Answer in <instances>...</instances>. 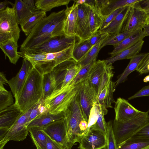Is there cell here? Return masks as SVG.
Returning <instances> with one entry per match:
<instances>
[{
	"instance_id": "cell-1",
	"label": "cell",
	"mask_w": 149,
	"mask_h": 149,
	"mask_svg": "<svg viewBox=\"0 0 149 149\" xmlns=\"http://www.w3.org/2000/svg\"><path fill=\"white\" fill-rule=\"evenodd\" d=\"M44 75L34 67L30 72L15 103L23 113L30 109L42 99Z\"/></svg>"
},
{
	"instance_id": "cell-2",
	"label": "cell",
	"mask_w": 149,
	"mask_h": 149,
	"mask_svg": "<svg viewBox=\"0 0 149 149\" xmlns=\"http://www.w3.org/2000/svg\"><path fill=\"white\" fill-rule=\"evenodd\" d=\"M77 95L64 111L67 130V149H71L76 142L79 143L89 131L88 122L84 118Z\"/></svg>"
},
{
	"instance_id": "cell-3",
	"label": "cell",
	"mask_w": 149,
	"mask_h": 149,
	"mask_svg": "<svg viewBox=\"0 0 149 149\" xmlns=\"http://www.w3.org/2000/svg\"><path fill=\"white\" fill-rule=\"evenodd\" d=\"M79 84L74 86L68 84L54 91L43 102L47 111L52 114L64 112L77 95Z\"/></svg>"
},
{
	"instance_id": "cell-4",
	"label": "cell",
	"mask_w": 149,
	"mask_h": 149,
	"mask_svg": "<svg viewBox=\"0 0 149 149\" xmlns=\"http://www.w3.org/2000/svg\"><path fill=\"white\" fill-rule=\"evenodd\" d=\"M149 123V113L142 111L135 117L124 121L114 120L113 129L117 145L131 137Z\"/></svg>"
},
{
	"instance_id": "cell-5",
	"label": "cell",
	"mask_w": 149,
	"mask_h": 149,
	"mask_svg": "<svg viewBox=\"0 0 149 149\" xmlns=\"http://www.w3.org/2000/svg\"><path fill=\"white\" fill-rule=\"evenodd\" d=\"M18 25L14 7L0 11V44L11 38L17 42L20 32Z\"/></svg>"
},
{
	"instance_id": "cell-6",
	"label": "cell",
	"mask_w": 149,
	"mask_h": 149,
	"mask_svg": "<svg viewBox=\"0 0 149 149\" xmlns=\"http://www.w3.org/2000/svg\"><path fill=\"white\" fill-rule=\"evenodd\" d=\"M80 40L76 36L66 35L54 37L40 46L28 50L33 53H54L63 50Z\"/></svg>"
},
{
	"instance_id": "cell-7",
	"label": "cell",
	"mask_w": 149,
	"mask_h": 149,
	"mask_svg": "<svg viewBox=\"0 0 149 149\" xmlns=\"http://www.w3.org/2000/svg\"><path fill=\"white\" fill-rule=\"evenodd\" d=\"M77 98L85 119L88 122L91 110L97 102V95L87 78L79 83Z\"/></svg>"
},
{
	"instance_id": "cell-8",
	"label": "cell",
	"mask_w": 149,
	"mask_h": 149,
	"mask_svg": "<svg viewBox=\"0 0 149 149\" xmlns=\"http://www.w3.org/2000/svg\"><path fill=\"white\" fill-rule=\"evenodd\" d=\"M65 9L56 19L48 31L45 34L33 40L20 51L28 50L38 47L45 42L55 37L65 35L64 31L65 16Z\"/></svg>"
},
{
	"instance_id": "cell-9",
	"label": "cell",
	"mask_w": 149,
	"mask_h": 149,
	"mask_svg": "<svg viewBox=\"0 0 149 149\" xmlns=\"http://www.w3.org/2000/svg\"><path fill=\"white\" fill-rule=\"evenodd\" d=\"M51 139L63 149H67L68 142L66 121L64 118L42 128Z\"/></svg>"
},
{
	"instance_id": "cell-10",
	"label": "cell",
	"mask_w": 149,
	"mask_h": 149,
	"mask_svg": "<svg viewBox=\"0 0 149 149\" xmlns=\"http://www.w3.org/2000/svg\"><path fill=\"white\" fill-rule=\"evenodd\" d=\"M36 104L23 113L19 117L10 128L4 138L0 142L10 141H22L26 138L29 132L26 124Z\"/></svg>"
},
{
	"instance_id": "cell-11",
	"label": "cell",
	"mask_w": 149,
	"mask_h": 149,
	"mask_svg": "<svg viewBox=\"0 0 149 149\" xmlns=\"http://www.w3.org/2000/svg\"><path fill=\"white\" fill-rule=\"evenodd\" d=\"M139 2L130 7L121 32L143 29L145 24L146 13L141 7Z\"/></svg>"
},
{
	"instance_id": "cell-12",
	"label": "cell",
	"mask_w": 149,
	"mask_h": 149,
	"mask_svg": "<svg viewBox=\"0 0 149 149\" xmlns=\"http://www.w3.org/2000/svg\"><path fill=\"white\" fill-rule=\"evenodd\" d=\"M79 143L78 148L80 149H105L107 143L106 135L91 127Z\"/></svg>"
},
{
	"instance_id": "cell-13",
	"label": "cell",
	"mask_w": 149,
	"mask_h": 149,
	"mask_svg": "<svg viewBox=\"0 0 149 149\" xmlns=\"http://www.w3.org/2000/svg\"><path fill=\"white\" fill-rule=\"evenodd\" d=\"M63 10V9L57 12L51 13L37 24L22 44L20 47V51L32 40L46 33Z\"/></svg>"
},
{
	"instance_id": "cell-14",
	"label": "cell",
	"mask_w": 149,
	"mask_h": 149,
	"mask_svg": "<svg viewBox=\"0 0 149 149\" xmlns=\"http://www.w3.org/2000/svg\"><path fill=\"white\" fill-rule=\"evenodd\" d=\"M20 57L29 61L40 73L43 75L53 71L50 63L46 60V53H33L27 50L18 52Z\"/></svg>"
},
{
	"instance_id": "cell-15",
	"label": "cell",
	"mask_w": 149,
	"mask_h": 149,
	"mask_svg": "<svg viewBox=\"0 0 149 149\" xmlns=\"http://www.w3.org/2000/svg\"><path fill=\"white\" fill-rule=\"evenodd\" d=\"M33 67L29 61L23 59L21 67L18 73L8 81V84L15 99L17 98Z\"/></svg>"
},
{
	"instance_id": "cell-16",
	"label": "cell",
	"mask_w": 149,
	"mask_h": 149,
	"mask_svg": "<svg viewBox=\"0 0 149 149\" xmlns=\"http://www.w3.org/2000/svg\"><path fill=\"white\" fill-rule=\"evenodd\" d=\"M90 9V7L86 3L78 5V37L81 41L87 40L92 36L89 22Z\"/></svg>"
},
{
	"instance_id": "cell-17",
	"label": "cell",
	"mask_w": 149,
	"mask_h": 149,
	"mask_svg": "<svg viewBox=\"0 0 149 149\" xmlns=\"http://www.w3.org/2000/svg\"><path fill=\"white\" fill-rule=\"evenodd\" d=\"M115 103L114 120L117 121L127 120L135 117L142 112L136 109L123 98H118Z\"/></svg>"
},
{
	"instance_id": "cell-18",
	"label": "cell",
	"mask_w": 149,
	"mask_h": 149,
	"mask_svg": "<svg viewBox=\"0 0 149 149\" xmlns=\"http://www.w3.org/2000/svg\"><path fill=\"white\" fill-rule=\"evenodd\" d=\"M141 0H96L97 8L104 18L115 10L126 6H130Z\"/></svg>"
},
{
	"instance_id": "cell-19",
	"label": "cell",
	"mask_w": 149,
	"mask_h": 149,
	"mask_svg": "<svg viewBox=\"0 0 149 149\" xmlns=\"http://www.w3.org/2000/svg\"><path fill=\"white\" fill-rule=\"evenodd\" d=\"M78 4L74 2L72 5L66 6L64 25V31L65 35L78 37L77 8Z\"/></svg>"
},
{
	"instance_id": "cell-20",
	"label": "cell",
	"mask_w": 149,
	"mask_h": 149,
	"mask_svg": "<svg viewBox=\"0 0 149 149\" xmlns=\"http://www.w3.org/2000/svg\"><path fill=\"white\" fill-rule=\"evenodd\" d=\"M13 7L18 24L20 25L30 16L40 10L33 0H16Z\"/></svg>"
},
{
	"instance_id": "cell-21",
	"label": "cell",
	"mask_w": 149,
	"mask_h": 149,
	"mask_svg": "<svg viewBox=\"0 0 149 149\" xmlns=\"http://www.w3.org/2000/svg\"><path fill=\"white\" fill-rule=\"evenodd\" d=\"M23 113L15 102L11 106L0 111V129L8 131Z\"/></svg>"
},
{
	"instance_id": "cell-22",
	"label": "cell",
	"mask_w": 149,
	"mask_h": 149,
	"mask_svg": "<svg viewBox=\"0 0 149 149\" xmlns=\"http://www.w3.org/2000/svg\"><path fill=\"white\" fill-rule=\"evenodd\" d=\"M106 64L104 60L96 61L87 77L89 84L97 96L102 77Z\"/></svg>"
},
{
	"instance_id": "cell-23",
	"label": "cell",
	"mask_w": 149,
	"mask_h": 149,
	"mask_svg": "<svg viewBox=\"0 0 149 149\" xmlns=\"http://www.w3.org/2000/svg\"><path fill=\"white\" fill-rule=\"evenodd\" d=\"M115 82L110 80L102 89L97 98L96 103L106 112L107 108H112V104L115 103L113 92L115 90Z\"/></svg>"
},
{
	"instance_id": "cell-24",
	"label": "cell",
	"mask_w": 149,
	"mask_h": 149,
	"mask_svg": "<svg viewBox=\"0 0 149 149\" xmlns=\"http://www.w3.org/2000/svg\"><path fill=\"white\" fill-rule=\"evenodd\" d=\"M43 95L42 100L44 101L55 90L61 87L62 82L57 72L52 71L44 75Z\"/></svg>"
},
{
	"instance_id": "cell-25",
	"label": "cell",
	"mask_w": 149,
	"mask_h": 149,
	"mask_svg": "<svg viewBox=\"0 0 149 149\" xmlns=\"http://www.w3.org/2000/svg\"><path fill=\"white\" fill-rule=\"evenodd\" d=\"M131 6L125 7L111 22L104 29L99 31L107 33L110 35L121 33Z\"/></svg>"
},
{
	"instance_id": "cell-26",
	"label": "cell",
	"mask_w": 149,
	"mask_h": 149,
	"mask_svg": "<svg viewBox=\"0 0 149 149\" xmlns=\"http://www.w3.org/2000/svg\"><path fill=\"white\" fill-rule=\"evenodd\" d=\"M148 53L138 54L130 59L128 65L123 72L118 76V79L115 82V88L119 84L125 82L131 73L137 70L140 64Z\"/></svg>"
},
{
	"instance_id": "cell-27",
	"label": "cell",
	"mask_w": 149,
	"mask_h": 149,
	"mask_svg": "<svg viewBox=\"0 0 149 149\" xmlns=\"http://www.w3.org/2000/svg\"><path fill=\"white\" fill-rule=\"evenodd\" d=\"M145 37L143 29L138 30L114 47L113 50L109 54L111 56H113L121 51L132 47L139 41L143 40Z\"/></svg>"
},
{
	"instance_id": "cell-28",
	"label": "cell",
	"mask_w": 149,
	"mask_h": 149,
	"mask_svg": "<svg viewBox=\"0 0 149 149\" xmlns=\"http://www.w3.org/2000/svg\"><path fill=\"white\" fill-rule=\"evenodd\" d=\"M64 118V112L57 114H52L47 112L41 114L33 119L28 125L27 128H42L52 122Z\"/></svg>"
},
{
	"instance_id": "cell-29",
	"label": "cell",
	"mask_w": 149,
	"mask_h": 149,
	"mask_svg": "<svg viewBox=\"0 0 149 149\" xmlns=\"http://www.w3.org/2000/svg\"><path fill=\"white\" fill-rule=\"evenodd\" d=\"M118 149H149V138L133 135L118 145Z\"/></svg>"
},
{
	"instance_id": "cell-30",
	"label": "cell",
	"mask_w": 149,
	"mask_h": 149,
	"mask_svg": "<svg viewBox=\"0 0 149 149\" xmlns=\"http://www.w3.org/2000/svg\"><path fill=\"white\" fill-rule=\"evenodd\" d=\"M76 43L59 52L46 53L47 61L51 63L54 65V69L55 68L61 64L72 58V52Z\"/></svg>"
},
{
	"instance_id": "cell-31",
	"label": "cell",
	"mask_w": 149,
	"mask_h": 149,
	"mask_svg": "<svg viewBox=\"0 0 149 149\" xmlns=\"http://www.w3.org/2000/svg\"><path fill=\"white\" fill-rule=\"evenodd\" d=\"M144 43V41L143 40H141L132 47L121 51L113 56H111L104 60L106 63L112 64L118 60L130 59L139 53Z\"/></svg>"
},
{
	"instance_id": "cell-32",
	"label": "cell",
	"mask_w": 149,
	"mask_h": 149,
	"mask_svg": "<svg viewBox=\"0 0 149 149\" xmlns=\"http://www.w3.org/2000/svg\"><path fill=\"white\" fill-rule=\"evenodd\" d=\"M0 47L5 56L8 58L10 62L16 64L20 57L17 52V41L13 38L9 39L0 44Z\"/></svg>"
},
{
	"instance_id": "cell-33",
	"label": "cell",
	"mask_w": 149,
	"mask_h": 149,
	"mask_svg": "<svg viewBox=\"0 0 149 149\" xmlns=\"http://www.w3.org/2000/svg\"><path fill=\"white\" fill-rule=\"evenodd\" d=\"M46 17V12L41 10L32 15L20 25L22 31L27 36L35 26Z\"/></svg>"
},
{
	"instance_id": "cell-34",
	"label": "cell",
	"mask_w": 149,
	"mask_h": 149,
	"mask_svg": "<svg viewBox=\"0 0 149 149\" xmlns=\"http://www.w3.org/2000/svg\"><path fill=\"white\" fill-rule=\"evenodd\" d=\"M31 139L37 149H45L48 136L42 128L31 127L28 128Z\"/></svg>"
},
{
	"instance_id": "cell-35",
	"label": "cell",
	"mask_w": 149,
	"mask_h": 149,
	"mask_svg": "<svg viewBox=\"0 0 149 149\" xmlns=\"http://www.w3.org/2000/svg\"><path fill=\"white\" fill-rule=\"evenodd\" d=\"M88 17L90 29L92 35L100 29L104 18L98 10L91 7Z\"/></svg>"
},
{
	"instance_id": "cell-36",
	"label": "cell",
	"mask_w": 149,
	"mask_h": 149,
	"mask_svg": "<svg viewBox=\"0 0 149 149\" xmlns=\"http://www.w3.org/2000/svg\"><path fill=\"white\" fill-rule=\"evenodd\" d=\"M82 67L72 58L69 59L61 88L65 87L70 83Z\"/></svg>"
},
{
	"instance_id": "cell-37",
	"label": "cell",
	"mask_w": 149,
	"mask_h": 149,
	"mask_svg": "<svg viewBox=\"0 0 149 149\" xmlns=\"http://www.w3.org/2000/svg\"><path fill=\"white\" fill-rule=\"evenodd\" d=\"M70 0H36L35 5L40 10L47 12L54 8L62 6H68Z\"/></svg>"
},
{
	"instance_id": "cell-38",
	"label": "cell",
	"mask_w": 149,
	"mask_h": 149,
	"mask_svg": "<svg viewBox=\"0 0 149 149\" xmlns=\"http://www.w3.org/2000/svg\"><path fill=\"white\" fill-rule=\"evenodd\" d=\"M92 47L87 40L79 41L75 45L72 52V58L78 62Z\"/></svg>"
},
{
	"instance_id": "cell-39",
	"label": "cell",
	"mask_w": 149,
	"mask_h": 149,
	"mask_svg": "<svg viewBox=\"0 0 149 149\" xmlns=\"http://www.w3.org/2000/svg\"><path fill=\"white\" fill-rule=\"evenodd\" d=\"M137 31H124L116 35H110L103 42L100 49L105 46L109 45H111L114 47H115Z\"/></svg>"
},
{
	"instance_id": "cell-40",
	"label": "cell",
	"mask_w": 149,
	"mask_h": 149,
	"mask_svg": "<svg viewBox=\"0 0 149 149\" xmlns=\"http://www.w3.org/2000/svg\"><path fill=\"white\" fill-rule=\"evenodd\" d=\"M103 41L100 42L93 46L85 56L78 62L82 67L96 61V57Z\"/></svg>"
},
{
	"instance_id": "cell-41",
	"label": "cell",
	"mask_w": 149,
	"mask_h": 149,
	"mask_svg": "<svg viewBox=\"0 0 149 149\" xmlns=\"http://www.w3.org/2000/svg\"><path fill=\"white\" fill-rule=\"evenodd\" d=\"M96 61L82 67L74 78L69 84L75 86L86 79Z\"/></svg>"
},
{
	"instance_id": "cell-42",
	"label": "cell",
	"mask_w": 149,
	"mask_h": 149,
	"mask_svg": "<svg viewBox=\"0 0 149 149\" xmlns=\"http://www.w3.org/2000/svg\"><path fill=\"white\" fill-rule=\"evenodd\" d=\"M113 69L112 64H107L104 68L100 84L97 97L102 89L113 77Z\"/></svg>"
},
{
	"instance_id": "cell-43",
	"label": "cell",
	"mask_w": 149,
	"mask_h": 149,
	"mask_svg": "<svg viewBox=\"0 0 149 149\" xmlns=\"http://www.w3.org/2000/svg\"><path fill=\"white\" fill-rule=\"evenodd\" d=\"M107 123V143L105 149H118V145L113 133L112 121L110 120Z\"/></svg>"
},
{
	"instance_id": "cell-44",
	"label": "cell",
	"mask_w": 149,
	"mask_h": 149,
	"mask_svg": "<svg viewBox=\"0 0 149 149\" xmlns=\"http://www.w3.org/2000/svg\"><path fill=\"white\" fill-rule=\"evenodd\" d=\"M13 104V99L11 92L6 90L0 91V111Z\"/></svg>"
},
{
	"instance_id": "cell-45",
	"label": "cell",
	"mask_w": 149,
	"mask_h": 149,
	"mask_svg": "<svg viewBox=\"0 0 149 149\" xmlns=\"http://www.w3.org/2000/svg\"><path fill=\"white\" fill-rule=\"evenodd\" d=\"M44 101L42 99L40 100L36 105L32 109L26 124L27 127L28 125L33 119L41 114L48 112L43 105Z\"/></svg>"
},
{
	"instance_id": "cell-46",
	"label": "cell",
	"mask_w": 149,
	"mask_h": 149,
	"mask_svg": "<svg viewBox=\"0 0 149 149\" xmlns=\"http://www.w3.org/2000/svg\"><path fill=\"white\" fill-rule=\"evenodd\" d=\"M98 105L100 109L98 117L95 124L91 127L98 130L106 135L107 123L105 121L104 116L107 114L102 108Z\"/></svg>"
},
{
	"instance_id": "cell-47",
	"label": "cell",
	"mask_w": 149,
	"mask_h": 149,
	"mask_svg": "<svg viewBox=\"0 0 149 149\" xmlns=\"http://www.w3.org/2000/svg\"><path fill=\"white\" fill-rule=\"evenodd\" d=\"M110 35L107 33L98 31L87 40L90 44L93 46L100 42L104 41Z\"/></svg>"
},
{
	"instance_id": "cell-48",
	"label": "cell",
	"mask_w": 149,
	"mask_h": 149,
	"mask_svg": "<svg viewBox=\"0 0 149 149\" xmlns=\"http://www.w3.org/2000/svg\"><path fill=\"white\" fill-rule=\"evenodd\" d=\"M99 107L98 104L95 103L92 107L89 115L88 122V129L96 123L98 119L99 112Z\"/></svg>"
},
{
	"instance_id": "cell-49",
	"label": "cell",
	"mask_w": 149,
	"mask_h": 149,
	"mask_svg": "<svg viewBox=\"0 0 149 149\" xmlns=\"http://www.w3.org/2000/svg\"><path fill=\"white\" fill-rule=\"evenodd\" d=\"M124 8L118 9L105 17L102 25L99 30L100 31L106 27L121 12Z\"/></svg>"
},
{
	"instance_id": "cell-50",
	"label": "cell",
	"mask_w": 149,
	"mask_h": 149,
	"mask_svg": "<svg viewBox=\"0 0 149 149\" xmlns=\"http://www.w3.org/2000/svg\"><path fill=\"white\" fill-rule=\"evenodd\" d=\"M148 66H149V52L140 64L136 71L140 74L148 73L149 72L147 69Z\"/></svg>"
},
{
	"instance_id": "cell-51",
	"label": "cell",
	"mask_w": 149,
	"mask_h": 149,
	"mask_svg": "<svg viewBox=\"0 0 149 149\" xmlns=\"http://www.w3.org/2000/svg\"><path fill=\"white\" fill-rule=\"evenodd\" d=\"M144 96H149V85L143 87L133 96L128 98V100Z\"/></svg>"
},
{
	"instance_id": "cell-52",
	"label": "cell",
	"mask_w": 149,
	"mask_h": 149,
	"mask_svg": "<svg viewBox=\"0 0 149 149\" xmlns=\"http://www.w3.org/2000/svg\"><path fill=\"white\" fill-rule=\"evenodd\" d=\"M133 135L145 137L149 138V123L139 130Z\"/></svg>"
},
{
	"instance_id": "cell-53",
	"label": "cell",
	"mask_w": 149,
	"mask_h": 149,
	"mask_svg": "<svg viewBox=\"0 0 149 149\" xmlns=\"http://www.w3.org/2000/svg\"><path fill=\"white\" fill-rule=\"evenodd\" d=\"M45 149H63L61 146L49 136L46 145Z\"/></svg>"
},
{
	"instance_id": "cell-54",
	"label": "cell",
	"mask_w": 149,
	"mask_h": 149,
	"mask_svg": "<svg viewBox=\"0 0 149 149\" xmlns=\"http://www.w3.org/2000/svg\"><path fill=\"white\" fill-rule=\"evenodd\" d=\"M8 81L6 79V76L3 72L0 73V91L6 90L4 88L3 85L8 84Z\"/></svg>"
},
{
	"instance_id": "cell-55",
	"label": "cell",
	"mask_w": 149,
	"mask_h": 149,
	"mask_svg": "<svg viewBox=\"0 0 149 149\" xmlns=\"http://www.w3.org/2000/svg\"><path fill=\"white\" fill-rule=\"evenodd\" d=\"M139 3L146 13H149V0H141Z\"/></svg>"
},
{
	"instance_id": "cell-56",
	"label": "cell",
	"mask_w": 149,
	"mask_h": 149,
	"mask_svg": "<svg viewBox=\"0 0 149 149\" xmlns=\"http://www.w3.org/2000/svg\"><path fill=\"white\" fill-rule=\"evenodd\" d=\"M8 4L11 5L13 7L14 4L8 0H5L0 3V11H2L6 8Z\"/></svg>"
},
{
	"instance_id": "cell-57",
	"label": "cell",
	"mask_w": 149,
	"mask_h": 149,
	"mask_svg": "<svg viewBox=\"0 0 149 149\" xmlns=\"http://www.w3.org/2000/svg\"><path fill=\"white\" fill-rule=\"evenodd\" d=\"M143 31L145 37L149 36V23L146 24L143 26Z\"/></svg>"
},
{
	"instance_id": "cell-58",
	"label": "cell",
	"mask_w": 149,
	"mask_h": 149,
	"mask_svg": "<svg viewBox=\"0 0 149 149\" xmlns=\"http://www.w3.org/2000/svg\"><path fill=\"white\" fill-rule=\"evenodd\" d=\"M147 69L149 72V66L147 68ZM143 81L145 83H147L149 81V75L146 76L143 79Z\"/></svg>"
},
{
	"instance_id": "cell-59",
	"label": "cell",
	"mask_w": 149,
	"mask_h": 149,
	"mask_svg": "<svg viewBox=\"0 0 149 149\" xmlns=\"http://www.w3.org/2000/svg\"><path fill=\"white\" fill-rule=\"evenodd\" d=\"M8 142L7 141L0 142V149H3L4 146Z\"/></svg>"
},
{
	"instance_id": "cell-60",
	"label": "cell",
	"mask_w": 149,
	"mask_h": 149,
	"mask_svg": "<svg viewBox=\"0 0 149 149\" xmlns=\"http://www.w3.org/2000/svg\"><path fill=\"white\" fill-rule=\"evenodd\" d=\"M149 23V13H146V19L145 24H147Z\"/></svg>"
},
{
	"instance_id": "cell-61",
	"label": "cell",
	"mask_w": 149,
	"mask_h": 149,
	"mask_svg": "<svg viewBox=\"0 0 149 149\" xmlns=\"http://www.w3.org/2000/svg\"><path fill=\"white\" fill-rule=\"evenodd\" d=\"M148 112H149V110H148Z\"/></svg>"
},
{
	"instance_id": "cell-62",
	"label": "cell",
	"mask_w": 149,
	"mask_h": 149,
	"mask_svg": "<svg viewBox=\"0 0 149 149\" xmlns=\"http://www.w3.org/2000/svg\"></svg>"
}]
</instances>
